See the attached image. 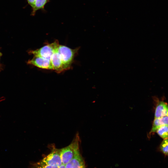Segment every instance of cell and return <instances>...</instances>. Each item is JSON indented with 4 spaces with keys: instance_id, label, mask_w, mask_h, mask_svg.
Segmentation results:
<instances>
[{
    "instance_id": "cell-4",
    "label": "cell",
    "mask_w": 168,
    "mask_h": 168,
    "mask_svg": "<svg viewBox=\"0 0 168 168\" xmlns=\"http://www.w3.org/2000/svg\"><path fill=\"white\" fill-rule=\"evenodd\" d=\"M43 163L52 166L59 167L62 164L60 149L51 147V152L40 160Z\"/></svg>"
},
{
    "instance_id": "cell-2",
    "label": "cell",
    "mask_w": 168,
    "mask_h": 168,
    "mask_svg": "<svg viewBox=\"0 0 168 168\" xmlns=\"http://www.w3.org/2000/svg\"><path fill=\"white\" fill-rule=\"evenodd\" d=\"M79 48L72 49L66 46L59 44L56 50L60 58L68 69L71 68Z\"/></svg>"
},
{
    "instance_id": "cell-14",
    "label": "cell",
    "mask_w": 168,
    "mask_h": 168,
    "mask_svg": "<svg viewBox=\"0 0 168 168\" xmlns=\"http://www.w3.org/2000/svg\"><path fill=\"white\" fill-rule=\"evenodd\" d=\"M28 3L32 9L34 7L35 0H27Z\"/></svg>"
},
{
    "instance_id": "cell-15",
    "label": "cell",
    "mask_w": 168,
    "mask_h": 168,
    "mask_svg": "<svg viewBox=\"0 0 168 168\" xmlns=\"http://www.w3.org/2000/svg\"><path fill=\"white\" fill-rule=\"evenodd\" d=\"M2 55V54L0 52V59L1 56ZM2 69V65L0 63V72Z\"/></svg>"
},
{
    "instance_id": "cell-1",
    "label": "cell",
    "mask_w": 168,
    "mask_h": 168,
    "mask_svg": "<svg viewBox=\"0 0 168 168\" xmlns=\"http://www.w3.org/2000/svg\"><path fill=\"white\" fill-rule=\"evenodd\" d=\"M79 137L77 134L71 143L67 146L60 149L62 164L65 165L72 158L75 154L79 151Z\"/></svg>"
},
{
    "instance_id": "cell-13",
    "label": "cell",
    "mask_w": 168,
    "mask_h": 168,
    "mask_svg": "<svg viewBox=\"0 0 168 168\" xmlns=\"http://www.w3.org/2000/svg\"><path fill=\"white\" fill-rule=\"evenodd\" d=\"M30 168H59V167L46 164L40 161L31 164Z\"/></svg>"
},
{
    "instance_id": "cell-7",
    "label": "cell",
    "mask_w": 168,
    "mask_h": 168,
    "mask_svg": "<svg viewBox=\"0 0 168 168\" xmlns=\"http://www.w3.org/2000/svg\"><path fill=\"white\" fill-rule=\"evenodd\" d=\"M65 168H86L80 151L75 154L71 160L65 165Z\"/></svg>"
},
{
    "instance_id": "cell-9",
    "label": "cell",
    "mask_w": 168,
    "mask_h": 168,
    "mask_svg": "<svg viewBox=\"0 0 168 168\" xmlns=\"http://www.w3.org/2000/svg\"><path fill=\"white\" fill-rule=\"evenodd\" d=\"M165 125H168V116L154 118L152 128L148 134V137L149 138L160 126Z\"/></svg>"
},
{
    "instance_id": "cell-16",
    "label": "cell",
    "mask_w": 168,
    "mask_h": 168,
    "mask_svg": "<svg viewBox=\"0 0 168 168\" xmlns=\"http://www.w3.org/2000/svg\"><path fill=\"white\" fill-rule=\"evenodd\" d=\"M59 168H65V165L62 164L59 167Z\"/></svg>"
},
{
    "instance_id": "cell-8",
    "label": "cell",
    "mask_w": 168,
    "mask_h": 168,
    "mask_svg": "<svg viewBox=\"0 0 168 168\" xmlns=\"http://www.w3.org/2000/svg\"><path fill=\"white\" fill-rule=\"evenodd\" d=\"M168 116V104L162 101H158L156 104L154 118Z\"/></svg>"
},
{
    "instance_id": "cell-3",
    "label": "cell",
    "mask_w": 168,
    "mask_h": 168,
    "mask_svg": "<svg viewBox=\"0 0 168 168\" xmlns=\"http://www.w3.org/2000/svg\"><path fill=\"white\" fill-rule=\"evenodd\" d=\"M57 40L50 44H46L39 49L30 50L28 52L30 54L38 56L50 60L51 57L56 50L59 45Z\"/></svg>"
},
{
    "instance_id": "cell-5",
    "label": "cell",
    "mask_w": 168,
    "mask_h": 168,
    "mask_svg": "<svg viewBox=\"0 0 168 168\" xmlns=\"http://www.w3.org/2000/svg\"><path fill=\"white\" fill-rule=\"evenodd\" d=\"M27 63L28 64L40 68L53 70L50 60L41 57L34 56L33 57L28 60Z\"/></svg>"
},
{
    "instance_id": "cell-11",
    "label": "cell",
    "mask_w": 168,
    "mask_h": 168,
    "mask_svg": "<svg viewBox=\"0 0 168 168\" xmlns=\"http://www.w3.org/2000/svg\"><path fill=\"white\" fill-rule=\"evenodd\" d=\"M156 132L163 139L168 138V125H163L160 126Z\"/></svg>"
},
{
    "instance_id": "cell-12",
    "label": "cell",
    "mask_w": 168,
    "mask_h": 168,
    "mask_svg": "<svg viewBox=\"0 0 168 168\" xmlns=\"http://www.w3.org/2000/svg\"><path fill=\"white\" fill-rule=\"evenodd\" d=\"M159 150L165 156H168V138L162 141L159 147Z\"/></svg>"
},
{
    "instance_id": "cell-6",
    "label": "cell",
    "mask_w": 168,
    "mask_h": 168,
    "mask_svg": "<svg viewBox=\"0 0 168 168\" xmlns=\"http://www.w3.org/2000/svg\"><path fill=\"white\" fill-rule=\"evenodd\" d=\"M50 61L53 70H54L57 73H60L68 70L60 58L56 50L51 57Z\"/></svg>"
},
{
    "instance_id": "cell-10",
    "label": "cell",
    "mask_w": 168,
    "mask_h": 168,
    "mask_svg": "<svg viewBox=\"0 0 168 168\" xmlns=\"http://www.w3.org/2000/svg\"><path fill=\"white\" fill-rule=\"evenodd\" d=\"M49 0H35L34 7L32 9L31 15L34 16L36 12L40 9H44V6Z\"/></svg>"
}]
</instances>
